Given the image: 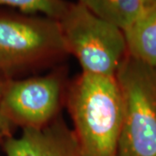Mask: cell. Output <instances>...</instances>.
Wrapping results in <instances>:
<instances>
[{
  "label": "cell",
  "mask_w": 156,
  "mask_h": 156,
  "mask_svg": "<svg viewBox=\"0 0 156 156\" xmlns=\"http://www.w3.org/2000/svg\"><path fill=\"white\" fill-rule=\"evenodd\" d=\"M74 133L86 156H115L123 100L115 76L83 72L68 94Z\"/></svg>",
  "instance_id": "1"
},
{
  "label": "cell",
  "mask_w": 156,
  "mask_h": 156,
  "mask_svg": "<svg viewBox=\"0 0 156 156\" xmlns=\"http://www.w3.org/2000/svg\"><path fill=\"white\" fill-rule=\"evenodd\" d=\"M115 78L123 100L115 156H156V69L128 54Z\"/></svg>",
  "instance_id": "2"
},
{
  "label": "cell",
  "mask_w": 156,
  "mask_h": 156,
  "mask_svg": "<svg viewBox=\"0 0 156 156\" xmlns=\"http://www.w3.org/2000/svg\"><path fill=\"white\" fill-rule=\"evenodd\" d=\"M58 21L68 54L77 59L83 72L115 76L128 55L122 30L96 17L79 2L69 3Z\"/></svg>",
  "instance_id": "3"
},
{
  "label": "cell",
  "mask_w": 156,
  "mask_h": 156,
  "mask_svg": "<svg viewBox=\"0 0 156 156\" xmlns=\"http://www.w3.org/2000/svg\"><path fill=\"white\" fill-rule=\"evenodd\" d=\"M67 54L58 20L32 14L0 17V73L43 66Z\"/></svg>",
  "instance_id": "4"
},
{
  "label": "cell",
  "mask_w": 156,
  "mask_h": 156,
  "mask_svg": "<svg viewBox=\"0 0 156 156\" xmlns=\"http://www.w3.org/2000/svg\"><path fill=\"white\" fill-rule=\"evenodd\" d=\"M62 82L57 74L6 82L0 100V137L14 127L43 128L57 117Z\"/></svg>",
  "instance_id": "5"
},
{
  "label": "cell",
  "mask_w": 156,
  "mask_h": 156,
  "mask_svg": "<svg viewBox=\"0 0 156 156\" xmlns=\"http://www.w3.org/2000/svg\"><path fill=\"white\" fill-rule=\"evenodd\" d=\"M6 156H86L76 134L61 118L43 128H24L3 140Z\"/></svg>",
  "instance_id": "6"
},
{
  "label": "cell",
  "mask_w": 156,
  "mask_h": 156,
  "mask_svg": "<svg viewBox=\"0 0 156 156\" xmlns=\"http://www.w3.org/2000/svg\"><path fill=\"white\" fill-rule=\"evenodd\" d=\"M124 36L128 55L156 69V9L144 12Z\"/></svg>",
  "instance_id": "7"
},
{
  "label": "cell",
  "mask_w": 156,
  "mask_h": 156,
  "mask_svg": "<svg viewBox=\"0 0 156 156\" xmlns=\"http://www.w3.org/2000/svg\"><path fill=\"white\" fill-rule=\"evenodd\" d=\"M96 17L123 32L144 14L141 0H79Z\"/></svg>",
  "instance_id": "8"
},
{
  "label": "cell",
  "mask_w": 156,
  "mask_h": 156,
  "mask_svg": "<svg viewBox=\"0 0 156 156\" xmlns=\"http://www.w3.org/2000/svg\"><path fill=\"white\" fill-rule=\"evenodd\" d=\"M69 5L64 0H0V5L17 8L26 14L42 13L56 20L64 14Z\"/></svg>",
  "instance_id": "9"
},
{
  "label": "cell",
  "mask_w": 156,
  "mask_h": 156,
  "mask_svg": "<svg viewBox=\"0 0 156 156\" xmlns=\"http://www.w3.org/2000/svg\"><path fill=\"white\" fill-rule=\"evenodd\" d=\"M141 3L145 12L156 9V0H141Z\"/></svg>",
  "instance_id": "10"
},
{
  "label": "cell",
  "mask_w": 156,
  "mask_h": 156,
  "mask_svg": "<svg viewBox=\"0 0 156 156\" xmlns=\"http://www.w3.org/2000/svg\"><path fill=\"white\" fill-rule=\"evenodd\" d=\"M6 82H5L1 76H0V100L2 98V95H3V92H4V89H5V87Z\"/></svg>",
  "instance_id": "11"
},
{
  "label": "cell",
  "mask_w": 156,
  "mask_h": 156,
  "mask_svg": "<svg viewBox=\"0 0 156 156\" xmlns=\"http://www.w3.org/2000/svg\"><path fill=\"white\" fill-rule=\"evenodd\" d=\"M2 140V138H1V137H0V144H1V141H2V140Z\"/></svg>",
  "instance_id": "12"
}]
</instances>
